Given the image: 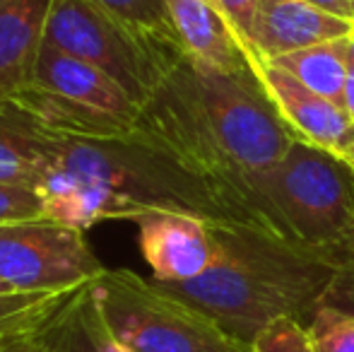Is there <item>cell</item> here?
Wrapping results in <instances>:
<instances>
[{
    "mask_svg": "<svg viewBox=\"0 0 354 352\" xmlns=\"http://www.w3.org/2000/svg\"><path fill=\"white\" fill-rule=\"evenodd\" d=\"M138 133L193 178L219 227L289 244L268 181L294 136L253 68L224 73L178 53L142 106Z\"/></svg>",
    "mask_w": 354,
    "mask_h": 352,
    "instance_id": "obj_1",
    "label": "cell"
},
{
    "mask_svg": "<svg viewBox=\"0 0 354 352\" xmlns=\"http://www.w3.org/2000/svg\"><path fill=\"white\" fill-rule=\"evenodd\" d=\"M32 128L34 191L51 220L87 232L106 220L136 222L149 212L171 210L219 227L217 212L193 178L138 128L128 136L106 138L51 136Z\"/></svg>",
    "mask_w": 354,
    "mask_h": 352,
    "instance_id": "obj_2",
    "label": "cell"
},
{
    "mask_svg": "<svg viewBox=\"0 0 354 352\" xmlns=\"http://www.w3.org/2000/svg\"><path fill=\"white\" fill-rule=\"evenodd\" d=\"M217 256L203 275L157 282L248 345L277 319L308 326L337 268L277 239L212 225Z\"/></svg>",
    "mask_w": 354,
    "mask_h": 352,
    "instance_id": "obj_3",
    "label": "cell"
},
{
    "mask_svg": "<svg viewBox=\"0 0 354 352\" xmlns=\"http://www.w3.org/2000/svg\"><path fill=\"white\" fill-rule=\"evenodd\" d=\"M268 196L299 251L335 268L354 256V172L337 155L294 138Z\"/></svg>",
    "mask_w": 354,
    "mask_h": 352,
    "instance_id": "obj_4",
    "label": "cell"
},
{
    "mask_svg": "<svg viewBox=\"0 0 354 352\" xmlns=\"http://www.w3.org/2000/svg\"><path fill=\"white\" fill-rule=\"evenodd\" d=\"M0 106L51 136L75 138L128 136L142 111L118 82L46 41L29 85Z\"/></svg>",
    "mask_w": 354,
    "mask_h": 352,
    "instance_id": "obj_5",
    "label": "cell"
},
{
    "mask_svg": "<svg viewBox=\"0 0 354 352\" xmlns=\"http://www.w3.org/2000/svg\"><path fill=\"white\" fill-rule=\"evenodd\" d=\"M92 297L109 331L131 352H251L203 311L126 268H106L92 282Z\"/></svg>",
    "mask_w": 354,
    "mask_h": 352,
    "instance_id": "obj_6",
    "label": "cell"
},
{
    "mask_svg": "<svg viewBox=\"0 0 354 352\" xmlns=\"http://www.w3.org/2000/svg\"><path fill=\"white\" fill-rule=\"evenodd\" d=\"M46 44L102 71L140 106L147 104L178 53L181 44L147 39L89 0H53Z\"/></svg>",
    "mask_w": 354,
    "mask_h": 352,
    "instance_id": "obj_7",
    "label": "cell"
},
{
    "mask_svg": "<svg viewBox=\"0 0 354 352\" xmlns=\"http://www.w3.org/2000/svg\"><path fill=\"white\" fill-rule=\"evenodd\" d=\"M106 272L82 230L58 220L0 227V282L12 292H73Z\"/></svg>",
    "mask_w": 354,
    "mask_h": 352,
    "instance_id": "obj_8",
    "label": "cell"
},
{
    "mask_svg": "<svg viewBox=\"0 0 354 352\" xmlns=\"http://www.w3.org/2000/svg\"><path fill=\"white\" fill-rule=\"evenodd\" d=\"M140 251L157 282H186L203 275L217 256L212 225L186 212L159 210L136 220Z\"/></svg>",
    "mask_w": 354,
    "mask_h": 352,
    "instance_id": "obj_9",
    "label": "cell"
},
{
    "mask_svg": "<svg viewBox=\"0 0 354 352\" xmlns=\"http://www.w3.org/2000/svg\"><path fill=\"white\" fill-rule=\"evenodd\" d=\"M354 22L306 0H258L251 27V66L352 34Z\"/></svg>",
    "mask_w": 354,
    "mask_h": 352,
    "instance_id": "obj_10",
    "label": "cell"
},
{
    "mask_svg": "<svg viewBox=\"0 0 354 352\" xmlns=\"http://www.w3.org/2000/svg\"><path fill=\"white\" fill-rule=\"evenodd\" d=\"M253 71L261 77L268 97L272 99L277 113L294 138L311 142L333 155L342 150L352 128V118L340 104L311 92L297 77L272 63H258L253 66Z\"/></svg>",
    "mask_w": 354,
    "mask_h": 352,
    "instance_id": "obj_11",
    "label": "cell"
},
{
    "mask_svg": "<svg viewBox=\"0 0 354 352\" xmlns=\"http://www.w3.org/2000/svg\"><path fill=\"white\" fill-rule=\"evenodd\" d=\"M53 0H0V104L29 85Z\"/></svg>",
    "mask_w": 354,
    "mask_h": 352,
    "instance_id": "obj_12",
    "label": "cell"
},
{
    "mask_svg": "<svg viewBox=\"0 0 354 352\" xmlns=\"http://www.w3.org/2000/svg\"><path fill=\"white\" fill-rule=\"evenodd\" d=\"M167 8L178 41L191 58L224 73L253 68L234 29L210 0H167Z\"/></svg>",
    "mask_w": 354,
    "mask_h": 352,
    "instance_id": "obj_13",
    "label": "cell"
},
{
    "mask_svg": "<svg viewBox=\"0 0 354 352\" xmlns=\"http://www.w3.org/2000/svg\"><path fill=\"white\" fill-rule=\"evenodd\" d=\"M51 352H131L109 331L92 297V285L73 297L63 314L41 335Z\"/></svg>",
    "mask_w": 354,
    "mask_h": 352,
    "instance_id": "obj_14",
    "label": "cell"
},
{
    "mask_svg": "<svg viewBox=\"0 0 354 352\" xmlns=\"http://www.w3.org/2000/svg\"><path fill=\"white\" fill-rule=\"evenodd\" d=\"M77 292H0V352L41 338Z\"/></svg>",
    "mask_w": 354,
    "mask_h": 352,
    "instance_id": "obj_15",
    "label": "cell"
},
{
    "mask_svg": "<svg viewBox=\"0 0 354 352\" xmlns=\"http://www.w3.org/2000/svg\"><path fill=\"white\" fill-rule=\"evenodd\" d=\"M350 37H342L287 53V56H280L270 63L282 68L292 77H297L311 92L342 106V89H345L347 66H350Z\"/></svg>",
    "mask_w": 354,
    "mask_h": 352,
    "instance_id": "obj_16",
    "label": "cell"
},
{
    "mask_svg": "<svg viewBox=\"0 0 354 352\" xmlns=\"http://www.w3.org/2000/svg\"><path fill=\"white\" fill-rule=\"evenodd\" d=\"M0 181L37 186L34 128L5 106H0Z\"/></svg>",
    "mask_w": 354,
    "mask_h": 352,
    "instance_id": "obj_17",
    "label": "cell"
},
{
    "mask_svg": "<svg viewBox=\"0 0 354 352\" xmlns=\"http://www.w3.org/2000/svg\"><path fill=\"white\" fill-rule=\"evenodd\" d=\"M89 3L121 19L142 37L164 44H181L171 24L167 0H89Z\"/></svg>",
    "mask_w": 354,
    "mask_h": 352,
    "instance_id": "obj_18",
    "label": "cell"
},
{
    "mask_svg": "<svg viewBox=\"0 0 354 352\" xmlns=\"http://www.w3.org/2000/svg\"><path fill=\"white\" fill-rule=\"evenodd\" d=\"M313 352H354V316L333 306H318L306 326Z\"/></svg>",
    "mask_w": 354,
    "mask_h": 352,
    "instance_id": "obj_19",
    "label": "cell"
},
{
    "mask_svg": "<svg viewBox=\"0 0 354 352\" xmlns=\"http://www.w3.org/2000/svg\"><path fill=\"white\" fill-rule=\"evenodd\" d=\"M46 205L34 188L0 181V227L46 220Z\"/></svg>",
    "mask_w": 354,
    "mask_h": 352,
    "instance_id": "obj_20",
    "label": "cell"
},
{
    "mask_svg": "<svg viewBox=\"0 0 354 352\" xmlns=\"http://www.w3.org/2000/svg\"><path fill=\"white\" fill-rule=\"evenodd\" d=\"M251 352H313L311 338L297 319H277L251 343Z\"/></svg>",
    "mask_w": 354,
    "mask_h": 352,
    "instance_id": "obj_21",
    "label": "cell"
},
{
    "mask_svg": "<svg viewBox=\"0 0 354 352\" xmlns=\"http://www.w3.org/2000/svg\"><path fill=\"white\" fill-rule=\"evenodd\" d=\"M210 3L229 22V27L234 29L243 51H246L248 61H251V27H253V15H256L258 0H210Z\"/></svg>",
    "mask_w": 354,
    "mask_h": 352,
    "instance_id": "obj_22",
    "label": "cell"
},
{
    "mask_svg": "<svg viewBox=\"0 0 354 352\" xmlns=\"http://www.w3.org/2000/svg\"><path fill=\"white\" fill-rule=\"evenodd\" d=\"M321 304L354 316V256L335 270Z\"/></svg>",
    "mask_w": 354,
    "mask_h": 352,
    "instance_id": "obj_23",
    "label": "cell"
},
{
    "mask_svg": "<svg viewBox=\"0 0 354 352\" xmlns=\"http://www.w3.org/2000/svg\"><path fill=\"white\" fill-rule=\"evenodd\" d=\"M306 3L316 5L318 10H323V12L328 15H335V17H342V19H352V3L350 0H306Z\"/></svg>",
    "mask_w": 354,
    "mask_h": 352,
    "instance_id": "obj_24",
    "label": "cell"
},
{
    "mask_svg": "<svg viewBox=\"0 0 354 352\" xmlns=\"http://www.w3.org/2000/svg\"><path fill=\"white\" fill-rule=\"evenodd\" d=\"M342 109H345L347 116H350L354 123V46L350 51V66H347L345 89H342Z\"/></svg>",
    "mask_w": 354,
    "mask_h": 352,
    "instance_id": "obj_25",
    "label": "cell"
},
{
    "mask_svg": "<svg viewBox=\"0 0 354 352\" xmlns=\"http://www.w3.org/2000/svg\"><path fill=\"white\" fill-rule=\"evenodd\" d=\"M337 157H340V160L345 162V165L350 167V169L354 172V123H352L350 133H347L345 145H342V150L337 152Z\"/></svg>",
    "mask_w": 354,
    "mask_h": 352,
    "instance_id": "obj_26",
    "label": "cell"
},
{
    "mask_svg": "<svg viewBox=\"0 0 354 352\" xmlns=\"http://www.w3.org/2000/svg\"><path fill=\"white\" fill-rule=\"evenodd\" d=\"M3 352H51V350L41 343V338H37V340H27V343L12 345V348H8Z\"/></svg>",
    "mask_w": 354,
    "mask_h": 352,
    "instance_id": "obj_27",
    "label": "cell"
},
{
    "mask_svg": "<svg viewBox=\"0 0 354 352\" xmlns=\"http://www.w3.org/2000/svg\"><path fill=\"white\" fill-rule=\"evenodd\" d=\"M0 292H12V290H8V287H5L3 282H0Z\"/></svg>",
    "mask_w": 354,
    "mask_h": 352,
    "instance_id": "obj_28",
    "label": "cell"
},
{
    "mask_svg": "<svg viewBox=\"0 0 354 352\" xmlns=\"http://www.w3.org/2000/svg\"><path fill=\"white\" fill-rule=\"evenodd\" d=\"M350 41H352V46H354V27H352V34H350Z\"/></svg>",
    "mask_w": 354,
    "mask_h": 352,
    "instance_id": "obj_29",
    "label": "cell"
},
{
    "mask_svg": "<svg viewBox=\"0 0 354 352\" xmlns=\"http://www.w3.org/2000/svg\"><path fill=\"white\" fill-rule=\"evenodd\" d=\"M350 3H352V19H354V0H350Z\"/></svg>",
    "mask_w": 354,
    "mask_h": 352,
    "instance_id": "obj_30",
    "label": "cell"
}]
</instances>
